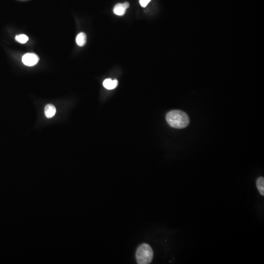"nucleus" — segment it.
I'll return each instance as SVG.
<instances>
[{
    "label": "nucleus",
    "instance_id": "nucleus-10",
    "mask_svg": "<svg viewBox=\"0 0 264 264\" xmlns=\"http://www.w3.org/2000/svg\"><path fill=\"white\" fill-rule=\"evenodd\" d=\"M151 0H139V4L143 8H145Z\"/></svg>",
    "mask_w": 264,
    "mask_h": 264
},
{
    "label": "nucleus",
    "instance_id": "nucleus-7",
    "mask_svg": "<svg viewBox=\"0 0 264 264\" xmlns=\"http://www.w3.org/2000/svg\"><path fill=\"white\" fill-rule=\"evenodd\" d=\"M126 11L123 4H118L114 7V12L118 16H123L125 14Z\"/></svg>",
    "mask_w": 264,
    "mask_h": 264
},
{
    "label": "nucleus",
    "instance_id": "nucleus-8",
    "mask_svg": "<svg viewBox=\"0 0 264 264\" xmlns=\"http://www.w3.org/2000/svg\"><path fill=\"white\" fill-rule=\"evenodd\" d=\"M256 185L257 189L262 195H264V179L260 177L257 180Z\"/></svg>",
    "mask_w": 264,
    "mask_h": 264
},
{
    "label": "nucleus",
    "instance_id": "nucleus-3",
    "mask_svg": "<svg viewBox=\"0 0 264 264\" xmlns=\"http://www.w3.org/2000/svg\"><path fill=\"white\" fill-rule=\"evenodd\" d=\"M22 61L26 66H33L38 63L39 58L34 53H27L22 57Z\"/></svg>",
    "mask_w": 264,
    "mask_h": 264
},
{
    "label": "nucleus",
    "instance_id": "nucleus-4",
    "mask_svg": "<svg viewBox=\"0 0 264 264\" xmlns=\"http://www.w3.org/2000/svg\"><path fill=\"white\" fill-rule=\"evenodd\" d=\"M103 84L106 89L112 90L115 89L118 86V81L116 79L113 80L110 78H108L104 80Z\"/></svg>",
    "mask_w": 264,
    "mask_h": 264
},
{
    "label": "nucleus",
    "instance_id": "nucleus-1",
    "mask_svg": "<svg viewBox=\"0 0 264 264\" xmlns=\"http://www.w3.org/2000/svg\"><path fill=\"white\" fill-rule=\"evenodd\" d=\"M166 119L171 127L176 129L185 128L190 123V119L187 113L177 110L168 112L166 115Z\"/></svg>",
    "mask_w": 264,
    "mask_h": 264
},
{
    "label": "nucleus",
    "instance_id": "nucleus-5",
    "mask_svg": "<svg viewBox=\"0 0 264 264\" xmlns=\"http://www.w3.org/2000/svg\"><path fill=\"white\" fill-rule=\"evenodd\" d=\"M56 108L52 104H48L45 108V115L48 118H53L56 113Z\"/></svg>",
    "mask_w": 264,
    "mask_h": 264
},
{
    "label": "nucleus",
    "instance_id": "nucleus-2",
    "mask_svg": "<svg viewBox=\"0 0 264 264\" xmlns=\"http://www.w3.org/2000/svg\"><path fill=\"white\" fill-rule=\"evenodd\" d=\"M135 257L138 264H150L153 259V249L149 245L143 244L138 248Z\"/></svg>",
    "mask_w": 264,
    "mask_h": 264
},
{
    "label": "nucleus",
    "instance_id": "nucleus-6",
    "mask_svg": "<svg viewBox=\"0 0 264 264\" xmlns=\"http://www.w3.org/2000/svg\"><path fill=\"white\" fill-rule=\"evenodd\" d=\"M87 42V36L84 33H80L76 37V43L78 46H83L85 45Z\"/></svg>",
    "mask_w": 264,
    "mask_h": 264
},
{
    "label": "nucleus",
    "instance_id": "nucleus-11",
    "mask_svg": "<svg viewBox=\"0 0 264 264\" xmlns=\"http://www.w3.org/2000/svg\"><path fill=\"white\" fill-rule=\"evenodd\" d=\"M123 5L125 9H128L129 8V6H130V4H129L128 2H125V3H123Z\"/></svg>",
    "mask_w": 264,
    "mask_h": 264
},
{
    "label": "nucleus",
    "instance_id": "nucleus-9",
    "mask_svg": "<svg viewBox=\"0 0 264 264\" xmlns=\"http://www.w3.org/2000/svg\"><path fill=\"white\" fill-rule=\"evenodd\" d=\"M29 39V37L25 34H20L16 35L15 37V40L21 44H25L28 41Z\"/></svg>",
    "mask_w": 264,
    "mask_h": 264
}]
</instances>
